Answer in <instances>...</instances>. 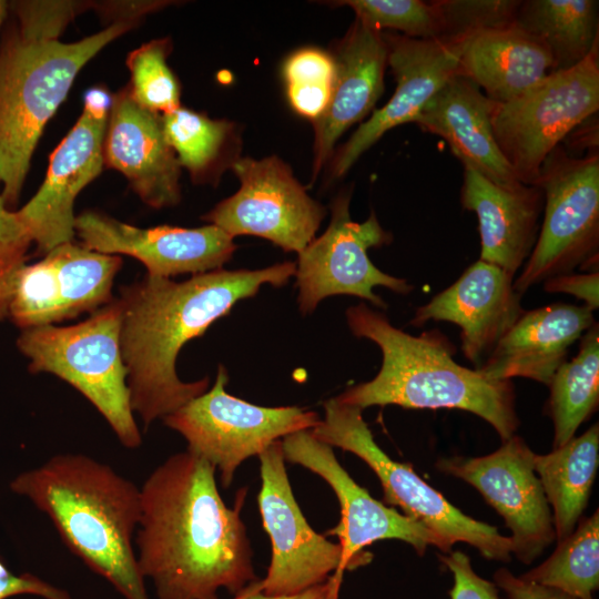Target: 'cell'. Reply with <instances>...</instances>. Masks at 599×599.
<instances>
[{"instance_id":"1","label":"cell","mask_w":599,"mask_h":599,"mask_svg":"<svg viewBox=\"0 0 599 599\" xmlns=\"http://www.w3.org/2000/svg\"><path fill=\"white\" fill-rule=\"evenodd\" d=\"M215 471L186 449L158 466L140 488L136 561L159 599H217L222 588L235 596L260 579L241 519L246 489L229 508Z\"/></svg>"},{"instance_id":"2","label":"cell","mask_w":599,"mask_h":599,"mask_svg":"<svg viewBox=\"0 0 599 599\" xmlns=\"http://www.w3.org/2000/svg\"><path fill=\"white\" fill-rule=\"evenodd\" d=\"M295 271V263L284 262L261 270L220 268L183 282L146 274L122 288L120 345L131 407L144 430L209 389L207 377L179 378L176 359L184 345L262 285L283 286Z\"/></svg>"},{"instance_id":"3","label":"cell","mask_w":599,"mask_h":599,"mask_svg":"<svg viewBox=\"0 0 599 599\" xmlns=\"http://www.w3.org/2000/svg\"><path fill=\"white\" fill-rule=\"evenodd\" d=\"M84 9L74 1H10L0 29V184L6 205H17L47 122L80 70L138 21H113L74 42L60 35Z\"/></svg>"},{"instance_id":"4","label":"cell","mask_w":599,"mask_h":599,"mask_svg":"<svg viewBox=\"0 0 599 599\" xmlns=\"http://www.w3.org/2000/svg\"><path fill=\"white\" fill-rule=\"evenodd\" d=\"M44 512L64 545L125 599H149L134 551L140 488L82 454H60L10 484Z\"/></svg>"},{"instance_id":"5","label":"cell","mask_w":599,"mask_h":599,"mask_svg":"<svg viewBox=\"0 0 599 599\" xmlns=\"http://www.w3.org/2000/svg\"><path fill=\"white\" fill-rule=\"evenodd\" d=\"M346 321L353 335L374 342L382 352L377 375L336 396L359 407L397 405L404 408L461 409L490 424L502 441L519 426L511 380H494L478 369L459 365L454 346L438 331L410 335L365 303L351 306Z\"/></svg>"},{"instance_id":"6","label":"cell","mask_w":599,"mask_h":599,"mask_svg":"<svg viewBox=\"0 0 599 599\" xmlns=\"http://www.w3.org/2000/svg\"><path fill=\"white\" fill-rule=\"evenodd\" d=\"M119 298L72 326L22 329L17 345L32 373H49L80 392L104 417L120 443L138 448L142 437L126 384Z\"/></svg>"},{"instance_id":"7","label":"cell","mask_w":599,"mask_h":599,"mask_svg":"<svg viewBox=\"0 0 599 599\" xmlns=\"http://www.w3.org/2000/svg\"><path fill=\"white\" fill-rule=\"evenodd\" d=\"M324 419L311 429L312 435L366 463L382 484L386 504L398 506L404 515L437 535L448 552L456 542H466L486 559L510 561V537L461 512L424 481L409 464L389 458L374 440L363 418V409L343 404L334 397L324 403Z\"/></svg>"},{"instance_id":"8","label":"cell","mask_w":599,"mask_h":599,"mask_svg":"<svg viewBox=\"0 0 599 599\" xmlns=\"http://www.w3.org/2000/svg\"><path fill=\"white\" fill-rule=\"evenodd\" d=\"M534 185L544 192V216L532 252L514 280L520 294L577 268L598 271V153L577 158L559 144L544 161Z\"/></svg>"},{"instance_id":"9","label":"cell","mask_w":599,"mask_h":599,"mask_svg":"<svg viewBox=\"0 0 599 599\" xmlns=\"http://www.w3.org/2000/svg\"><path fill=\"white\" fill-rule=\"evenodd\" d=\"M599 109V48L579 64L554 71L505 103H495L496 142L517 179L534 185L561 141Z\"/></svg>"},{"instance_id":"10","label":"cell","mask_w":599,"mask_h":599,"mask_svg":"<svg viewBox=\"0 0 599 599\" xmlns=\"http://www.w3.org/2000/svg\"><path fill=\"white\" fill-rule=\"evenodd\" d=\"M227 369L220 365L213 386L163 418L187 441V450L220 471L223 488L231 486L238 466L285 436L313 429L315 412L297 406L264 407L229 394Z\"/></svg>"},{"instance_id":"11","label":"cell","mask_w":599,"mask_h":599,"mask_svg":"<svg viewBox=\"0 0 599 599\" xmlns=\"http://www.w3.org/2000/svg\"><path fill=\"white\" fill-rule=\"evenodd\" d=\"M261 490L257 496L263 527L272 545L266 577L256 587L268 596L294 595L329 579L338 592L342 581V547L317 534L306 521L285 468L282 441L260 455Z\"/></svg>"},{"instance_id":"12","label":"cell","mask_w":599,"mask_h":599,"mask_svg":"<svg viewBox=\"0 0 599 599\" xmlns=\"http://www.w3.org/2000/svg\"><path fill=\"white\" fill-rule=\"evenodd\" d=\"M351 192H342L332 202L327 230L298 253L295 271L298 307L311 314L321 301L333 295H351L378 308L387 304L374 292L376 286L397 294L413 291L406 280L377 268L368 250L392 242V234L379 224L374 212L362 223L349 214Z\"/></svg>"},{"instance_id":"13","label":"cell","mask_w":599,"mask_h":599,"mask_svg":"<svg viewBox=\"0 0 599 599\" xmlns=\"http://www.w3.org/2000/svg\"><path fill=\"white\" fill-rule=\"evenodd\" d=\"M240 189L203 220L230 236L252 235L285 252H302L314 238L325 207L313 200L278 156L236 159L232 164Z\"/></svg>"},{"instance_id":"14","label":"cell","mask_w":599,"mask_h":599,"mask_svg":"<svg viewBox=\"0 0 599 599\" xmlns=\"http://www.w3.org/2000/svg\"><path fill=\"white\" fill-rule=\"evenodd\" d=\"M111 102L112 95L103 87L85 92L83 111L52 152L42 185L17 211L41 254L74 241V201L104 165L103 141Z\"/></svg>"},{"instance_id":"15","label":"cell","mask_w":599,"mask_h":599,"mask_svg":"<svg viewBox=\"0 0 599 599\" xmlns=\"http://www.w3.org/2000/svg\"><path fill=\"white\" fill-rule=\"evenodd\" d=\"M282 448L285 460L321 476L334 490L341 506L339 524L324 536H337L342 547V569H354L372 560L362 549L375 541L397 539L423 555L428 546L448 554L443 540L410 517L374 499L341 466L332 446L315 438L311 429L285 436Z\"/></svg>"},{"instance_id":"16","label":"cell","mask_w":599,"mask_h":599,"mask_svg":"<svg viewBox=\"0 0 599 599\" xmlns=\"http://www.w3.org/2000/svg\"><path fill=\"white\" fill-rule=\"evenodd\" d=\"M535 453L514 435L483 457L439 459L438 470L474 486L511 530L512 554L529 565L556 539L554 517L534 468Z\"/></svg>"},{"instance_id":"17","label":"cell","mask_w":599,"mask_h":599,"mask_svg":"<svg viewBox=\"0 0 599 599\" xmlns=\"http://www.w3.org/2000/svg\"><path fill=\"white\" fill-rule=\"evenodd\" d=\"M74 234L89 250L132 256L148 275L167 278L220 270L236 250L233 237L214 224L141 229L95 211L75 216Z\"/></svg>"},{"instance_id":"18","label":"cell","mask_w":599,"mask_h":599,"mask_svg":"<svg viewBox=\"0 0 599 599\" xmlns=\"http://www.w3.org/2000/svg\"><path fill=\"white\" fill-rule=\"evenodd\" d=\"M387 64L396 80L389 101L363 122L332 161L333 177L343 176L387 131L414 122L426 103L454 75L459 74L463 41L416 39L383 32Z\"/></svg>"},{"instance_id":"19","label":"cell","mask_w":599,"mask_h":599,"mask_svg":"<svg viewBox=\"0 0 599 599\" xmlns=\"http://www.w3.org/2000/svg\"><path fill=\"white\" fill-rule=\"evenodd\" d=\"M515 276L497 265L476 261L447 288L419 306L410 321L420 327L429 321L460 328V347L478 369L522 312Z\"/></svg>"},{"instance_id":"20","label":"cell","mask_w":599,"mask_h":599,"mask_svg":"<svg viewBox=\"0 0 599 599\" xmlns=\"http://www.w3.org/2000/svg\"><path fill=\"white\" fill-rule=\"evenodd\" d=\"M103 159L149 206L163 209L180 202L181 165L165 138L162 115L139 105L128 85L112 95Z\"/></svg>"},{"instance_id":"21","label":"cell","mask_w":599,"mask_h":599,"mask_svg":"<svg viewBox=\"0 0 599 599\" xmlns=\"http://www.w3.org/2000/svg\"><path fill=\"white\" fill-rule=\"evenodd\" d=\"M335 78L331 100L314 122L313 180L327 162L339 136L364 119L384 92L388 48L383 32L355 19L331 53Z\"/></svg>"},{"instance_id":"22","label":"cell","mask_w":599,"mask_h":599,"mask_svg":"<svg viewBox=\"0 0 599 599\" xmlns=\"http://www.w3.org/2000/svg\"><path fill=\"white\" fill-rule=\"evenodd\" d=\"M464 166L460 203L478 219L480 258L516 276L536 244L544 192L537 185H498Z\"/></svg>"},{"instance_id":"23","label":"cell","mask_w":599,"mask_h":599,"mask_svg":"<svg viewBox=\"0 0 599 599\" xmlns=\"http://www.w3.org/2000/svg\"><path fill=\"white\" fill-rule=\"evenodd\" d=\"M596 323L587 306L555 303L524 311L478 368L487 378L549 385L570 347Z\"/></svg>"},{"instance_id":"24","label":"cell","mask_w":599,"mask_h":599,"mask_svg":"<svg viewBox=\"0 0 599 599\" xmlns=\"http://www.w3.org/2000/svg\"><path fill=\"white\" fill-rule=\"evenodd\" d=\"M495 101L461 74L451 77L426 103L414 123L441 136L463 165H469L494 183L517 187V179L493 132Z\"/></svg>"},{"instance_id":"25","label":"cell","mask_w":599,"mask_h":599,"mask_svg":"<svg viewBox=\"0 0 599 599\" xmlns=\"http://www.w3.org/2000/svg\"><path fill=\"white\" fill-rule=\"evenodd\" d=\"M551 72L546 48L515 23L477 32L461 42L459 74L497 103L512 100Z\"/></svg>"},{"instance_id":"26","label":"cell","mask_w":599,"mask_h":599,"mask_svg":"<svg viewBox=\"0 0 599 599\" xmlns=\"http://www.w3.org/2000/svg\"><path fill=\"white\" fill-rule=\"evenodd\" d=\"M599 465V426L546 455L534 456V468L552 517L558 542L576 529L587 507Z\"/></svg>"},{"instance_id":"27","label":"cell","mask_w":599,"mask_h":599,"mask_svg":"<svg viewBox=\"0 0 599 599\" xmlns=\"http://www.w3.org/2000/svg\"><path fill=\"white\" fill-rule=\"evenodd\" d=\"M515 24L546 48L552 72L568 70L599 43L598 1H521Z\"/></svg>"},{"instance_id":"28","label":"cell","mask_w":599,"mask_h":599,"mask_svg":"<svg viewBox=\"0 0 599 599\" xmlns=\"http://www.w3.org/2000/svg\"><path fill=\"white\" fill-rule=\"evenodd\" d=\"M44 256L53 268L60 322L92 314L112 301L114 277L122 266L119 255L99 253L71 241Z\"/></svg>"},{"instance_id":"29","label":"cell","mask_w":599,"mask_h":599,"mask_svg":"<svg viewBox=\"0 0 599 599\" xmlns=\"http://www.w3.org/2000/svg\"><path fill=\"white\" fill-rule=\"evenodd\" d=\"M548 414L554 423V448L575 437L599 403V326L596 322L580 338L579 352L564 362L549 385Z\"/></svg>"},{"instance_id":"30","label":"cell","mask_w":599,"mask_h":599,"mask_svg":"<svg viewBox=\"0 0 599 599\" xmlns=\"http://www.w3.org/2000/svg\"><path fill=\"white\" fill-rule=\"evenodd\" d=\"M524 580L554 587L578 599H593L599 588V514L581 518L577 529L558 542L541 565L519 576Z\"/></svg>"},{"instance_id":"31","label":"cell","mask_w":599,"mask_h":599,"mask_svg":"<svg viewBox=\"0 0 599 599\" xmlns=\"http://www.w3.org/2000/svg\"><path fill=\"white\" fill-rule=\"evenodd\" d=\"M162 124L180 165L189 170L193 181H211V172L220 170L235 139L234 124L181 106L163 114Z\"/></svg>"},{"instance_id":"32","label":"cell","mask_w":599,"mask_h":599,"mask_svg":"<svg viewBox=\"0 0 599 599\" xmlns=\"http://www.w3.org/2000/svg\"><path fill=\"white\" fill-rule=\"evenodd\" d=\"M171 50L169 39H154L131 51L126 59L131 97L142 108L160 115L181 106L180 84L166 62Z\"/></svg>"},{"instance_id":"33","label":"cell","mask_w":599,"mask_h":599,"mask_svg":"<svg viewBox=\"0 0 599 599\" xmlns=\"http://www.w3.org/2000/svg\"><path fill=\"white\" fill-rule=\"evenodd\" d=\"M290 103L298 114L315 121L329 103L335 64L331 53L304 48L288 57L283 67Z\"/></svg>"},{"instance_id":"34","label":"cell","mask_w":599,"mask_h":599,"mask_svg":"<svg viewBox=\"0 0 599 599\" xmlns=\"http://www.w3.org/2000/svg\"><path fill=\"white\" fill-rule=\"evenodd\" d=\"M335 3L351 7L357 19L379 31L397 30L416 39L441 38V23L434 1L346 0Z\"/></svg>"},{"instance_id":"35","label":"cell","mask_w":599,"mask_h":599,"mask_svg":"<svg viewBox=\"0 0 599 599\" xmlns=\"http://www.w3.org/2000/svg\"><path fill=\"white\" fill-rule=\"evenodd\" d=\"M521 1L439 0L434 1L441 23V38L463 41L488 29L515 23Z\"/></svg>"},{"instance_id":"36","label":"cell","mask_w":599,"mask_h":599,"mask_svg":"<svg viewBox=\"0 0 599 599\" xmlns=\"http://www.w3.org/2000/svg\"><path fill=\"white\" fill-rule=\"evenodd\" d=\"M31 244L17 211L6 205L0 192V322L8 317L13 287Z\"/></svg>"},{"instance_id":"37","label":"cell","mask_w":599,"mask_h":599,"mask_svg":"<svg viewBox=\"0 0 599 599\" xmlns=\"http://www.w3.org/2000/svg\"><path fill=\"white\" fill-rule=\"evenodd\" d=\"M439 560L453 573L451 599H500L497 586L475 572L466 554L450 551L439 555Z\"/></svg>"},{"instance_id":"38","label":"cell","mask_w":599,"mask_h":599,"mask_svg":"<svg viewBox=\"0 0 599 599\" xmlns=\"http://www.w3.org/2000/svg\"><path fill=\"white\" fill-rule=\"evenodd\" d=\"M18 595H33L43 599H71L68 591L31 575H16L0 558V599Z\"/></svg>"},{"instance_id":"39","label":"cell","mask_w":599,"mask_h":599,"mask_svg":"<svg viewBox=\"0 0 599 599\" xmlns=\"http://www.w3.org/2000/svg\"><path fill=\"white\" fill-rule=\"evenodd\" d=\"M544 290L548 293H565L585 302L595 312L599 307V272L568 273L546 280Z\"/></svg>"},{"instance_id":"40","label":"cell","mask_w":599,"mask_h":599,"mask_svg":"<svg viewBox=\"0 0 599 599\" xmlns=\"http://www.w3.org/2000/svg\"><path fill=\"white\" fill-rule=\"evenodd\" d=\"M494 583L506 593L507 599H578L557 588L524 580L506 568L495 571Z\"/></svg>"},{"instance_id":"41","label":"cell","mask_w":599,"mask_h":599,"mask_svg":"<svg viewBox=\"0 0 599 599\" xmlns=\"http://www.w3.org/2000/svg\"><path fill=\"white\" fill-rule=\"evenodd\" d=\"M256 581L250 583L232 599H337V595L333 592L328 580L324 583L313 586L304 591L284 596H268L263 593L256 587Z\"/></svg>"},{"instance_id":"42","label":"cell","mask_w":599,"mask_h":599,"mask_svg":"<svg viewBox=\"0 0 599 599\" xmlns=\"http://www.w3.org/2000/svg\"><path fill=\"white\" fill-rule=\"evenodd\" d=\"M6 13H7V1L0 0V29L6 18Z\"/></svg>"}]
</instances>
